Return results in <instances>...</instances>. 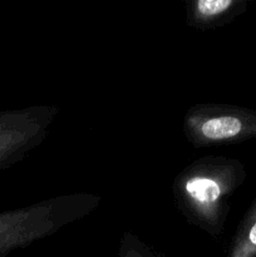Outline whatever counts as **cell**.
Returning a JSON list of instances; mask_svg holds the SVG:
<instances>
[{"label": "cell", "mask_w": 256, "mask_h": 257, "mask_svg": "<svg viewBox=\"0 0 256 257\" xmlns=\"http://www.w3.org/2000/svg\"><path fill=\"white\" fill-rule=\"evenodd\" d=\"M246 177L245 166L235 158H198L183 168L173 181L176 207L188 223L217 238L230 213L231 196Z\"/></svg>", "instance_id": "6da1fadb"}, {"label": "cell", "mask_w": 256, "mask_h": 257, "mask_svg": "<svg viewBox=\"0 0 256 257\" xmlns=\"http://www.w3.org/2000/svg\"><path fill=\"white\" fill-rule=\"evenodd\" d=\"M99 202L100 198L90 193H72L28 207L0 211V257L84 217Z\"/></svg>", "instance_id": "7a4b0ae2"}, {"label": "cell", "mask_w": 256, "mask_h": 257, "mask_svg": "<svg viewBox=\"0 0 256 257\" xmlns=\"http://www.w3.org/2000/svg\"><path fill=\"white\" fill-rule=\"evenodd\" d=\"M182 131L196 148L242 143L256 138V110L231 104H196L186 112Z\"/></svg>", "instance_id": "3957f363"}, {"label": "cell", "mask_w": 256, "mask_h": 257, "mask_svg": "<svg viewBox=\"0 0 256 257\" xmlns=\"http://www.w3.org/2000/svg\"><path fill=\"white\" fill-rule=\"evenodd\" d=\"M58 113L53 105L0 110V171L17 165L42 145Z\"/></svg>", "instance_id": "277c9868"}, {"label": "cell", "mask_w": 256, "mask_h": 257, "mask_svg": "<svg viewBox=\"0 0 256 257\" xmlns=\"http://www.w3.org/2000/svg\"><path fill=\"white\" fill-rule=\"evenodd\" d=\"M247 9L245 0H193L186 3V22L195 30L225 27Z\"/></svg>", "instance_id": "5b68a950"}, {"label": "cell", "mask_w": 256, "mask_h": 257, "mask_svg": "<svg viewBox=\"0 0 256 257\" xmlns=\"http://www.w3.org/2000/svg\"><path fill=\"white\" fill-rule=\"evenodd\" d=\"M227 257H256V197L238 223Z\"/></svg>", "instance_id": "8992f818"}, {"label": "cell", "mask_w": 256, "mask_h": 257, "mask_svg": "<svg viewBox=\"0 0 256 257\" xmlns=\"http://www.w3.org/2000/svg\"><path fill=\"white\" fill-rule=\"evenodd\" d=\"M118 257H165L146 245L141 238L131 232L123 233L119 242Z\"/></svg>", "instance_id": "52a82bcc"}]
</instances>
